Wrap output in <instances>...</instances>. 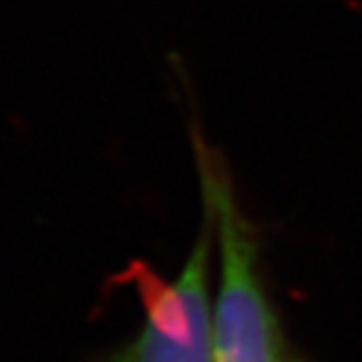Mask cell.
<instances>
[{"label":"cell","instance_id":"2","mask_svg":"<svg viewBox=\"0 0 362 362\" xmlns=\"http://www.w3.org/2000/svg\"><path fill=\"white\" fill-rule=\"evenodd\" d=\"M212 223L202 212L198 235L175 280L141 259L127 266L122 280L134 289L144 320L127 341L104 353L101 362H212Z\"/></svg>","mask_w":362,"mask_h":362},{"label":"cell","instance_id":"1","mask_svg":"<svg viewBox=\"0 0 362 362\" xmlns=\"http://www.w3.org/2000/svg\"><path fill=\"white\" fill-rule=\"evenodd\" d=\"M188 139L219 266L212 301V362H308L289 341L266 282L259 233L238 198L226 158L202 132L195 106Z\"/></svg>","mask_w":362,"mask_h":362}]
</instances>
